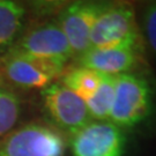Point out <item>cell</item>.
<instances>
[{
	"mask_svg": "<svg viewBox=\"0 0 156 156\" xmlns=\"http://www.w3.org/2000/svg\"><path fill=\"white\" fill-rule=\"evenodd\" d=\"M142 44L133 6L128 2L106 4L90 34V49H111Z\"/></svg>",
	"mask_w": 156,
	"mask_h": 156,
	"instance_id": "obj_2",
	"label": "cell"
},
{
	"mask_svg": "<svg viewBox=\"0 0 156 156\" xmlns=\"http://www.w3.org/2000/svg\"><path fill=\"white\" fill-rule=\"evenodd\" d=\"M140 33L148 50L156 59V1L148 2L144 6L141 12Z\"/></svg>",
	"mask_w": 156,
	"mask_h": 156,
	"instance_id": "obj_14",
	"label": "cell"
},
{
	"mask_svg": "<svg viewBox=\"0 0 156 156\" xmlns=\"http://www.w3.org/2000/svg\"><path fill=\"white\" fill-rule=\"evenodd\" d=\"M126 145L125 131L110 120H90L69 139L72 156H124Z\"/></svg>",
	"mask_w": 156,
	"mask_h": 156,
	"instance_id": "obj_6",
	"label": "cell"
},
{
	"mask_svg": "<svg viewBox=\"0 0 156 156\" xmlns=\"http://www.w3.org/2000/svg\"><path fill=\"white\" fill-rule=\"evenodd\" d=\"M102 78V73L86 67L76 66L64 73L60 78V82L75 93L79 97H81L84 102H87L97 90Z\"/></svg>",
	"mask_w": 156,
	"mask_h": 156,
	"instance_id": "obj_11",
	"label": "cell"
},
{
	"mask_svg": "<svg viewBox=\"0 0 156 156\" xmlns=\"http://www.w3.org/2000/svg\"><path fill=\"white\" fill-rule=\"evenodd\" d=\"M42 102L50 125L62 134L73 135L91 120L86 102L60 81L42 90Z\"/></svg>",
	"mask_w": 156,
	"mask_h": 156,
	"instance_id": "obj_5",
	"label": "cell"
},
{
	"mask_svg": "<svg viewBox=\"0 0 156 156\" xmlns=\"http://www.w3.org/2000/svg\"><path fill=\"white\" fill-rule=\"evenodd\" d=\"M66 65L8 51L0 57V81L21 89H44L62 78Z\"/></svg>",
	"mask_w": 156,
	"mask_h": 156,
	"instance_id": "obj_4",
	"label": "cell"
},
{
	"mask_svg": "<svg viewBox=\"0 0 156 156\" xmlns=\"http://www.w3.org/2000/svg\"><path fill=\"white\" fill-rule=\"evenodd\" d=\"M142 62V44L111 49H89L76 58L78 66L108 75L132 73Z\"/></svg>",
	"mask_w": 156,
	"mask_h": 156,
	"instance_id": "obj_9",
	"label": "cell"
},
{
	"mask_svg": "<svg viewBox=\"0 0 156 156\" xmlns=\"http://www.w3.org/2000/svg\"><path fill=\"white\" fill-rule=\"evenodd\" d=\"M21 113V101L0 81V139L13 131Z\"/></svg>",
	"mask_w": 156,
	"mask_h": 156,
	"instance_id": "obj_13",
	"label": "cell"
},
{
	"mask_svg": "<svg viewBox=\"0 0 156 156\" xmlns=\"http://www.w3.org/2000/svg\"><path fill=\"white\" fill-rule=\"evenodd\" d=\"M153 110V89L144 75L135 72L116 75L115 96L109 120L118 127L133 128Z\"/></svg>",
	"mask_w": 156,
	"mask_h": 156,
	"instance_id": "obj_1",
	"label": "cell"
},
{
	"mask_svg": "<svg viewBox=\"0 0 156 156\" xmlns=\"http://www.w3.org/2000/svg\"><path fill=\"white\" fill-rule=\"evenodd\" d=\"M108 2L76 1L64 7L57 23L65 34L73 56L78 58L90 49V34L96 19Z\"/></svg>",
	"mask_w": 156,
	"mask_h": 156,
	"instance_id": "obj_8",
	"label": "cell"
},
{
	"mask_svg": "<svg viewBox=\"0 0 156 156\" xmlns=\"http://www.w3.org/2000/svg\"><path fill=\"white\" fill-rule=\"evenodd\" d=\"M64 134L52 125L29 123L0 140V156H65Z\"/></svg>",
	"mask_w": 156,
	"mask_h": 156,
	"instance_id": "obj_3",
	"label": "cell"
},
{
	"mask_svg": "<svg viewBox=\"0 0 156 156\" xmlns=\"http://www.w3.org/2000/svg\"><path fill=\"white\" fill-rule=\"evenodd\" d=\"M26 8L12 0H0V57L6 55L22 35Z\"/></svg>",
	"mask_w": 156,
	"mask_h": 156,
	"instance_id": "obj_10",
	"label": "cell"
},
{
	"mask_svg": "<svg viewBox=\"0 0 156 156\" xmlns=\"http://www.w3.org/2000/svg\"><path fill=\"white\" fill-rule=\"evenodd\" d=\"M115 86L116 75L103 74V78L97 90L86 102L91 120H109L115 96Z\"/></svg>",
	"mask_w": 156,
	"mask_h": 156,
	"instance_id": "obj_12",
	"label": "cell"
},
{
	"mask_svg": "<svg viewBox=\"0 0 156 156\" xmlns=\"http://www.w3.org/2000/svg\"><path fill=\"white\" fill-rule=\"evenodd\" d=\"M9 51L64 65L74 57L57 21L41 23L29 29L19 37Z\"/></svg>",
	"mask_w": 156,
	"mask_h": 156,
	"instance_id": "obj_7",
	"label": "cell"
}]
</instances>
